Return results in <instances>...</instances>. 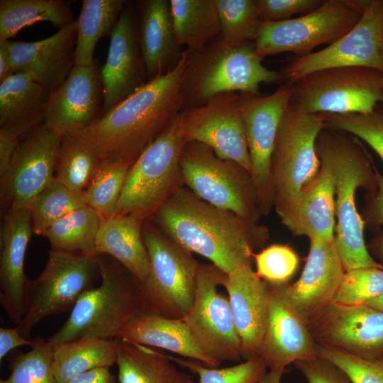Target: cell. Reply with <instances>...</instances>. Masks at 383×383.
<instances>
[{
	"mask_svg": "<svg viewBox=\"0 0 383 383\" xmlns=\"http://www.w3.org/2000/svg\"><path fill=\"white\" fill-rule=\"evenodd\" d=\"M189 61L185 50L178 64L146 82L93 124L77 133L102 161L133 163L184 109V82Z\"/></svg>",
	"mask_w": 383,
	"mask_h": 383,
	"instance_id": "1",
	"label": "cell"
},
{
	"mask_svg": "<svg viewBox=\"0 0 383 383\" xmlns=\"http://www.w3.org/2000/svg\"><path fill=\"white\" fill-rule=\"evenodd\" d=\"M150 219L171 240L208 259L226 274L252 265L254 250L269 239L266 226L213 206L185 186Z\"/></svg>",
	"mask_w": 383,
	"mask_h": 383,
	"instance_id": "2",
	"label": "cell"
},
{
	"mask_svg": "<svg viewBox=\"0 0 383 383\" xmlns=\"http://www.w3.org/2000/svg\"><path fill=\"white\" fill-rule=\"evenodd\" d=\"M320 161L331 169L335 187L337 216L335 243L345 271L383 265L370 255L364 238V221L357 211L355 193L359 187L377 186L370 158L353 135L324 127L316 140Z\"/></svg>",
	"mask_w": 383,
	"mask_h": 383,
	"instance_id": "3",
	"label": "cell"
},
{
	"mask_svg": "<svg viewBox=\"0 0 383 383\" xmlns=\"http://www.w3.org/2000/svg\"><path fill=\"white\" fill-rule=\"evenodd\" d=\"M97 257L100 285L80 296L68 318L47 340L52 345L84 336L116 339L126 324L146 313L140 282L111 256Z\"/></svg>",
	"mask_w": 383,
	"mask_h": 383,
	"instance_id": "4",
	"label": "cell"
},
{
	"mask_svg": "<svg viewBox=\"0 0 383 383\" xmlns=\"http://www.w3.org/2000/svg\"><path fill=\"white\" fill-rule=\"evenodd\" d=\"M325 127L324 113H311L289 102L281 119L270 161L273 208L289 228L304 189L321 166L316 140Z\"/></svg>",
	"mask_w": 383,
	"mask_h": 383,
	"instance_id": "5",
	"label": "cell"
},
{
	"mask_svg": "<svg viewBox=\"0 0 383 383\" xmlns=\"http://www.w3.org/2000/svg\"><path fill=\"white\" fill-rule=\"evenodd\" d=\"M254 43L230 45L220 36L196 52H189L184 82V109L228 92L259 94L261 84L284 82L280 72L262 64Z\"/></svg>",
	"mask_w": 383,
	"mask_h": 383,
	"instance_id": "6",
	"label": "cell"
},
{
	"mask_svg": "<svg viewBox=\"0 0 383 383\" xmlns=\"http://www.w3.org/2000/svg\"><path fill=\"white\" fill-rule=\"evenodd\" d=\"M142 234L150 260L148 275L140 283L145 311L182 319L194 301L200 263L150 218L143 223Z\"/></svg>",
	"mask_w": 383,
	"mask_h": 383,
	"instance_id": "7",
	"label": "cell"
},
{
	"mask_svg": "<svg viewBox=\"0 0 383 383\" xmlns=\"http://www.w3.org/2000/svg\"><path fill=\"white\" fill-rule=\"evenodd\" d=\"M177 118L130 167L116 214H132L145 221L184 186L180 159L186 142Z\"/></svg>",
	"mask_w": 383,
	"mask_h": 383,
	"instance_id": "8",
	"label": "cell"
},
{
	"mask_svg": "<svg viewBox=\"0 0 383 383\" xmlns=\"http://www.w3.org/2000/svg\"><path fill=\"white\" fill-rule=\"evenodd\" d=\"M184 186L201 200L258 222L262 216L251 173L218 157L209 146L186 143L180 159Z\"/></svg>",
	"mask_w": 383,
	"mask_h": 383,
	"instance_id": "9",
	"label": "cell"
},
{
	"mask_svg": "<svg viewBox=\"0 0 383 383\" xmlns=\"http://www.w3.org/2000/svg\"><path fill=\"white\" fill-rule=\"evenodd\" d=\"M371 0H323L314 11L282 21H263L254 40L262 59L292 52L308 55L317 46L331 44L360 20Z\"/></svg>",
	"mask_w": 383,
	"mask_h": 383,
	"instance_id": "10",
	"label": "cell"
},
{
	"mask_svg": "<svg viewBox=\"0 0 383 383\" xmlns=\"http://www.w3.org/2000/svg\"><path fill=\"white\" fill-rule=\"evenodd\" d=\"M99 279L97 255L51 248L43 270L30 282L26 312L17 325L21 334L29 339L32 330L43 318L71 312L80 296Z\"/></svg>",
	"mask_w": 383,
	"mask_h": 383,
	"instance_id": "11",
	"label": "cell"
},
{
	"mask_svg": "<svg viewBox=\"0 0 383 383\" xmlns=\"http://www.w3.org/2000/svg\"><path fill=\"white\" fill-rule=\"evenodd\" d=\"M291 86V102L311 113H370L383 104V73L370 67L318 70Z\"/></svg>",
	"mask_w": 383,
	"mask_h": 383,
	"instance_id": "12",
	"label": "cell"
},
{
	"mask_svg": "<svg viewBox=\"0 0 383 383\" xmlns=\"http://www.w3.org/2000/svg\"><path fill=\"white\" fill-rule=\"evenodd\" d=\"M226 274L211 263L200 264L194 301L182 318L198 347L221 364L243 359L228 297L218 291Z\"/></svg>",
	"mask_w": 383,
	"mask_h": 383,
	"instance_id": "13",
	"label": "cell"
},
{
	"mask_svg": "<svg viewBox=\"0 0 383 383\" xmlns=\"http://www.w3.org/2000/svg\"><path fill=\"white\" fill-rule=\"evenodd\" d=\"M365 67L383 73V0H371L359 22L328 47L295 57L280 72L292 85L325 69Z\"/></svg>",
	"mask_w": 383,
	"mask_h": 383,
	"instance_id": "14",
	"label": "cell"
},
{
	"mask_svg": "<svg viewBox=\"0 0 383 383\" xmlns=\"http://www.w3.org/2000/svg\"><path fill=\"white\" fill-rule=\"evenodd\" d=\"M177 123L186 143L204 144L218 157L235 161L251 172L239 93L220 94L202 104L186 108Z\"/></svg>",
	"mask_w": 383,
	"mask_h": 383,
	"instance_id": "15",
	"label": "cell"
},
{
	"mask_svg": "<svg viewBox=\"0 0 383 383\" xmlns=\"http://www.w3.org/2000/svg\"><path fill=\"white\" fill-rule=\"evenodd\" d=\"M292 92V87L284 83L266 96L239 93L250 173L262 216L267 215L273 208L270 161L279 126Z\"/></svg>",
	"mask_w": 383,
	"mask_h": 383,
	"instance_id": "16",
	"label": "cell"
},
{
	"mask_svg": "<svg viewBox=\"0 0 383 383\" xmlns=\"http://www.w3.org/2000/svg\"><path fill=\"white\" fill-rule=\"evenodd\" d=\"M61 137L43 124L19 143L4 175L0 178L1 213L28 209L55 178Z\"/></svg>",
	"mask_w": 383,
	"mask_h": 383,
	"instance_id": "17",
	"label": "cell"
},
{
	"mask_svg": "<svg viewBox=\"0 0 383 383\" xmlns=\"http://www.w3.org/2000/svg\"><path fill=\"white\" fill-rule=\"evenodd\" d=\"M309 328L318 344L365 359L383 357V311L366 304L333 303Z\"/></svg>",
	"mask_w": 383,
	"mask_h": 383,
	"instance_id": "18",
	"label": "cell"
},
{
	"mask_svg": "<svg viewBox=\"0 0 383 383\" xmlns=\"http://www.w3.org/2000/svg\"><path fill=\"white\" fill-rule=\"evenodd\" d=\"M287 284L267 283V320L260 357L270 370H286L292 363L318 357L309 326L286 296Z\"/></svg>",
	"mask_w": 383,
	"mask_h": 383,
	"instance_id": "19",
	"label": "cell"
},
{
	"mask_svg": "<svg viewBox=\"0 0 383 383\" xmlns=\"http://www.w3.org/2000/svg\"><path fill=\"white\" fill-rule=\"evenodd\" d=\"M103 104L99 67L95 62L74 65L65 80L50 91L43 125L60 136L82 131L101 116Z\"/></svg>",
	"mask_w": 383,
	"mask_h": 383,
	"instance_id": "20",
	"label": "cell"
},
{
	"mask_svg": "<svg viewBox=\"0 0 383 383\" xmlns=\"http://www.w3.org/2000/svg\"><path fill=\"white\" fill-rule=\"evenodd\" d=\"M299 279L287 284L286 296L309 326L335 300L345 272L335 240L311 239Z\"/></svg>",
	"mask_w": 383,
	"mask_h": 383,
	"instance_id": "21",
	"label": "cell"
},
{
	"mask_svg": "<svg viewBox=\"0 0 383 383\" xmlns=\"http://www.w3.org/2000/svg\"><path fill=\"white\" fill-rule=\"evenodd\" d=\"M0 228V302L9 318L16 325L27 309L30 280L24 272L28 242L33 233L28 209L2 213Z\"/></svg>",
	"mask_w": 383,
	"mask_h": 383,
	"instance_id": "22",
	"label": "cell"
},
{
	"mask_svg": "<svg viewBox=\"0 0 383 383\" xmlns=\"http://www.w3.org/2000/svg\"><path fill=\"white\" fill-rule=\"evenodd\" d=\"M100 73L104 90L101 116L146 82L138 26L128 3L110 35L106 60Z\"/></svg>",
	"mask_w": 383,
	"mask_h": 383,
	"instance_id": "23",
	"label": "cell"
},
{
	"mask_svg": "<svg viewBox=\"0 0 383 383\" xmlns=\"http://www.w3.org/2000/svg\"><path fill=\"white\" fill-rule=\"evenodd\" d=\"M222 286L228 295L242 358L260 357L267 320V283L252 265H246L227 274Z\"/></svg>",
	"mask_w": 383,
	"mask_h": 383,
	"instance_id": "24",
	"label": "cell"
},
{
	"mask_svg": "<svg viewBox=\"0 0 383 383\" xmlns=\"http://www.w3.org/2000/svg\"><path fill=\"white\" fill-rule=\"evenodd\" d=\"M76 20L45 39L9 41L14 73L29 75L50 91L67 78L74 63Z\"/></svg>",
	"mask_w": 383,
	"mask_h": 383,
	"instance_id": "25",
	"label": "cell"
},
{
	"mask_svg": "<svg viewBox=\"0 0 383 383\" xmlns=\"http://www.w3.org/2000/svg\"><path fill=\"white\" fill-rule=\"evenodd\" d=\"M138 41L146 82L174 68L185 50L177 43L170 0L140 2Z\"/></svg>",
	"mask_w": 383,
	"mask_h": 383,
	"instance_id": "26",
	"label": "cell"
},
{
	"mask_svg": "<svg viewBox=\"0 0 383 383\" xmlns=\"http://www.w3.org/2000/svg\"><path fill=\"white\" fill-rule=\"evenodd\" d=\"M50 91L29 75L16 72L0 82V131L21 142L43 124Z\"/></svg>",
	"mask_w": 383,
	"mask_h": 383,
	"instance_id": "27",
	"label": "cell"
},
{
	"mask_svg": "<svg viewBox=\"0 0 383 383\" xmlns=\"http://www.w3.org/2000/svg\"><path fill=\"white\" fill-rule=\"evenodd\" d=\"M116 339L164 349L209 367L221 365L198 347L182 319L143 313L126 324L118 333Z\"/></svg>",
	"mask_w": 383,
	"mask_h": 383,
	"instance_id": "28",
	"label": "cell"
},
{
	"mask_svg": "<svg viewBox=\"0 0 383 383\" xmlns=\"http://www.w3.org/2000/svg\"><path fill=\"white\" fill-rule=\"evenodd\" d=\"M320 162V170L303 192L288 229L295 236L329 242L335 240V181L330 167Z\"/></svg>",
	"mask_w": 383,
	"mask_h": 383,
	"instance_id": "29",
	"label": "cell"
},
{
	"mask_svg": "<svg viewBox=\"0 0 383 383\" xmlns=\"http://www.w3.org/2000/svg\"><path fill=\"white\" fill-rule=\"evenodd\" d=\"M144 222L132 214L102 218L96 240L97 255L111 256L140 283L145 279L150 266L142 234Z\"/></svg>",
	"mask_w": 383,
	"mask_h": 383,
	"instance_id": "30",
	"label": "cell"
},
{
	"mask_svg": "<svg viewBox=\"0 0 383 383\" xmlns=\"http://www.w3.org/2000/svg\"><path fill=\"white\" fill-rule=\"evenodd\" d=\"M119 383H195L167 355L153 348L118 339Z\"/></svg>",
	"mask_w": 383,
	"mask_h": 383,
	"instance_id": "31",
	"label": "cell"
},
{
	"mask_svg": "<svg viewBox=\"0 0 383 383\" xmlns=\"http://www.w3.org/2000/svg\"><path fill=\"white\" fill-rule=\"evenodd\" d=\"M53 370L60 383H67L87 371L116 363L118 339L92 336L52 345Z\"/></svg>",
	"mask_w": 383,
	"mask_h": 383,
	"instance_id": "32",
	"label": "cell"
},
{
	"mask_svg": "<svg viewBox=\"0 0 383 383\" xmlns=\"http://www.w3.org/2000/svg\"><path fill=\"white\" fill-rule=\"evenodd\" d=\"M176 39L189 52L203 50L221 35L214 0H170Z\"/></svg>",
	"mask_w": 383,
	"mask_h": 383,
	"instance_id": "33",
	"label": "cell"
},
{
	"mask_svg": "<svg viewBox=\"0 0 383 383\" xmlns=\"http://www.w3.org/2000/svg\"><path fill=\"white\" fill-rule=\"evenodd\" d=\"M74 21L68 1H0V40H9L22 28L35 23L48 22L60 30Z\"/></svg>",
	"mask_w": 383,
	"mask_h": 383,
	"instance_id": "34",
	"label": "cell"
},
{
	"mask_svg": "<svg viewBox=\"0 0 383 383\" xmlns=\"http://www.w3.org/2000/svg\"><path fill=\"white\" fill-rule=\"evenodd\" d=\"M127 1L123 0H83L76 20L75 65L89 66L95 62L97 42L111 35Z\"/></svg>",
	"mask_w": 383,
	"mask_h": 383,
	"instance_id": "35",
	"label": "cell"
},
{
	"mask_svg": "<svg viewBox=\"0 0 383 383\" xmlns=\"http://www.w3.org/2000/svg\"><path fill=\"white\" fill-rule=\"evenodd\" d=\"M101 219L94 209L85 206L57 221L42 236L52 249L94 257L98 255L96 240Z\"/></svg>",
	"mask_w": 383,
	"mask_h": 383,
	"instance_id": "36",
	"label": "cell"
},
{
	"mask_svg": "<svg viewBox=\"0 0 383 383\" xmlns=\"http://www.w3.org/2000/svg\"><path fill=\"white\" fill-rule=\"evenodd\" d=\"M60 137L55 179L73 190L84 192L102 160L77 133H71Z\"/></svg>",
	"mask_w": 383,
	"mask_h": 383,
	"instance_id": "37",
	"label": "cell"
},
{
	"mask_svg": "<svg viewBox=\"0 0 383 383\" xmlns=\"http://www.w3.org/2000/svg\"><path fill=\"white\" fill-rule=\"evenodd\" d=\"M87 206L82 192L73 190L54 179L28 206L33 233H43L69 213Z\"/></svg>",
	"mask_w": 383,
	"mask_h": 383,
	"instance_id": "38",
	"label": "cell"
},
{
	"mask_svg": "<svg viewBox=\"0 0 383 383\" xmlns=\"http://www.w3.org/2000/svg\"><path fill=\"white\" fill-rule=\"evenodd\" d=\"M132 165L123 161H102L84 192L86 204L102 218L116 214L122 189Z\"/></svg>",
	"mask_w": 383,
	"mask_h": 383,
	"instance_id": "39",
	"label": "cell"
},
{
	"mask_svg": "<svg viewBox=\"0 0 383 383\" xmlns=\"http://www.w3.org/2000/svg\"><path fill=\"white\" fill-rule=\"evenodd\" d=\"M214 3L223 42L236 45L255 40L263 22L257 0H214Z\"/></svg>",
	"mask_w": 383,
	"mask_h": 383,
	"instance_id": "40",
	"label": "cell"
},
{
	"mask_svg": "<svg viewBox=\"0 0 383 383\" xmlns=\"http://www.w3.org/2000/svg\"><path fill=\"white\" fill-rule=\"evenodd\" d=\"M26 353L11 358L10 375L0 383H60L53 370V348L40 337Z\"/></svg>",
	"mask_w": 383,
	"mask_h": 383,
	"instance_id": "41",
	"label": "cell"
},
{
	"mask_svg": "<svg viewBox=\"0 0 383 383\" xmlns=\"http://www.w3.org/2000/svg\"><path fill=\"white\" fill-rule=\"evenodd\" d=\"M170 357L174 363L197 375L199 383H257L267 368L261 357L223 368L209 367L193 359Z\"/></svg>",
	"mask_w": 383,
	"mask_h": 383,
	"instance_id": "42",
	"label": "cell"
},
{
	"mask_svg": "<svg viewBox=\"0 0 383 383\" xmlns=\"http://www.w3.org/2000/svg\"><path fill=\"white\" fill-rule=\"evenodd\" d=\"M325 127L348 133L368 144L383 162V104L370 113H324Z\"/></svg>",
	"mask_w": 383,
	"mask_h": 383,
	"instance_id": "43",
	"label": "cell"
},
{
	"mask_svg": "<svg viewBox=\"0 0 383 383\" xmlns=\"http://www.w3.org/2000/svg\"><path fill=\"white\" fill-rule=\"evenodd\" d=\"M382 294L383 268H357L345 272L333 303L362 304Z\"/></svg>",
	"mask_w": 383,
	"mask_h": 383,
	"instance_id": "44",
	"label": "cell"
},
{
	"mask_svg": "<svg viewBox=\"0 0 383 383\" xmlns=\"http://www.w3.org/2000/svg\"><path fill=\"white\" fill-rule=\"evenodd\" d=\"M318 356L336 367L351 383H383V357L369 360L318 344Z\"/></svg>",
	"mask_w": 383,
	"mask_h": 383,
	"instance_id": "45",
	"label": "cell"
},
{
	"mask_svg": "<svg viewBox=\"0 0 383 383\" xmlns=\"http://www.w3.org/2000/svg\"><path fill=\"white\" fill-rule=\"evenodd\" d=\"M256 273L268 284H287L299 262L296 252L289 246L273 244L253 255Z\"/></svg>",
	"mask_w": 383,
	"mask_h": 383,
	"instance_id": "46",
	"label": "cell"
},
{
	"mask_svg": "<svg viewBox=\"0 0 383 383\" xmlns=\"http://www.w3.org/2000/svg\"><path fill=\"white\" fill-rule=\"evenodd\" d=\"M323 0H257L262 21H282L318 8Z\"/></svg>",
	"mask_w": 383,
	"mask_h": 383,
	"instance_id": "47",
	"label": "cell"
},
{
	"mask_svg": "<svg viewBox=\"0 0 383 383\" xmlns=\"http://www.w3.org/2000/svg\"><path fill=\"white\" fill-rule=\"evenodd\" d=\"M294 365L305 377L308 383H339L341 372L319 357L298 361Z\"/></svg>",
	"mask_w": 383,
	"mask_h": 383,
	"instance_id": "48",
	"label": "cell"
},
{
	"mask_svg": "<svg viewBox=\"0 0 383 383\" xmlns=\"http://www.w3.org/2000/svg\"><path fill=\"white\" fill-rule=\"evenodd\" d=\"M33 339L23 336L16 326L15 328H0V362L13 349L28 345L32 347Z\"/></svg>",
	"mask_w": 383,
	"mask_h": 383,
	"instance_id": "49",
	"label": "cell"
},
{
	"mask_svg": "<svg viewBox=\"0 0 383 383\" xmlns=\"http://www.w3.org/2000/svg\"><path fill=\"white\" fill-rule=\"evenodd\" d=\"M19 143L6 133L0 131V178L8 170Z\"/></svg>",
	"mask_w": 383,
	"mask_h": 383,
	"instance_id": "50",
	"label": "cell"
},
{
	"mask_svg": "<svg viewBox=\"0 0 383 383\" xmlns=\"http://www.w3.org/2000/svg\"><path fill=\"white\" fill-rule=\"evenodd\" d=\"M110 367L95 368L72 378L67 383H116Z\"/></svg>",
	"mask_w": 383,
	"mask_h": 383,
	"instance_id": "51",
	"label": "cell"
},
{
	"mask_svg": "<svg viewBox=\"0 0 383 383\" xmlns=\"http://www.w3.org/2000/svg\"><path fill=\"white\" fill-rule=\"evenodd\" d=\"M377 192L369 209L370 221L378 224L383 223V175L375 170Z\"/></svg>",
	"mask_w": 383,
	"mask_h": 383,
	"instance_id": "52",
	"label": "cell"
},
{
	"mask_svg": "<svg viewBox=\"0 0 383 383\" xmlns=\"http://www.w3.org/2000/svg\"><path fill=\"white\" fill-rule=\"evenodd\" d=\"M14 74L9 40H0V82Z\"/></svg>",
	"mask_w": 383,
	"mask_h": 383,
	"instance_id": "53",
	"label": "cell"
},
{
	"mask_svg": "<svg viewBox=\"0 0 383 383\" xmlns=\"http://www.w3.org/2000/svg\"><path fill=\"white\" fill-rule=\"evenodd\" d=\"M285 370H270L257 383H281Z\"/></svg>",
	"mask_w": 383,
	"mask_h": 383,
	"instance_id": "54",
	"label": "cell"
},
{
	"mask_svg": "<svg viewBox=\"0 0 383 383\" xmlns=\"http://www.w3.org/2000/svg\"><path fill=\"white\" fill-rule=\"evenodd\" d=\"M370 249L379 260L383 262V231L379 236L371 241Z\"/></svg>",
	"mask_w": 383,
	"mask_h": 383,
	"instance_id": "55",
	"label": "cell"
},
{
	"mask_svg": "<svg viewBox=\"0 0 383 383\" xmlns=\"http://www.w3.org/2000/svg\"><path fill=\"white\" fill-rule=\"evenodd\" d=\"M365 304L383 311V294L376 299L367 301Z\"/></svg>",
	"mask_w": 383,
	"mask_h": 383,
	"instance_id": "56",
	"label": "cell"
},
{
	"mask_svg": "<svg viewBox=\"0 0 383 383\" xmlns=\"http://www.w3.org/2000/svg\"><path fill=\"white\" fill-rule=\"evenodd\" d=\"M339 383H351L349 379L341 372Z\"/></svg>",
	"mask_w": 383,
	"mask_h": 383,
	"instance_id": "57",
	"label": "cell"
}]
</instances>
